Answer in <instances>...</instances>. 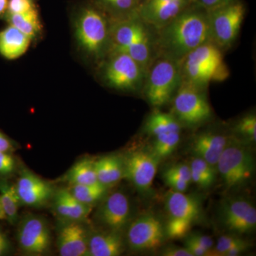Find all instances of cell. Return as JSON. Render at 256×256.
Here are the masks:
<instances>
[{
  "label": "cell",
  "instance_id": "cell-1",
  "mask_svg": "<svg viewBox=\"0 0 256 256\" xmlns=\"http://www.w3.org/2000/svg\"><path fill=\"white\" fill-rule=\"evenodd\" d=\"M154 30L158 56L178 63L197 47L212 42L208 12L198 4H192L164 26Z\"/></svg>",
  "mask_w": 256,
  "mask_h": 256
},
{
  "label": "cell",
  "instance_id": "cell-2",
  "mask_svg": "<svg viewBox=\"0 0 256 256\" xmlns=\"http://www.w3.org/2000/svg\"><path fill=\"white\" fill-rule=\"evenodd\" d=\"M110 42L109 53L127 54L146 72L158 56L156 30L143 21L138 13L124 20L111 22Z\"/></svg>",
  "mask_w": 256,
  "mask_h": 256
},
{
  "label": "cell",
  "instance_id": "cell-3",
  "mask_svg": "<svg viewBox=\"0 0 256 256\" xmlns=\"http://www.w3.org/2000/svg\"><path fill=\"white\" fill-rule=\"evenodd\" d=\"M74 23L78 46L100 64L110 50V18L90 0H82L74 10Z\"/></svg>",
  "mask_w": 256,
  "mask_h": 256
},
{
  "label": "cell",
  "instance_id": "cell-4",
  "mask_svg": "<svg viewBox=\"0 0 256 256\" xmlns=\"http://www.w3.org/2000/svg\"><path fill=\"white\" fill-rule=\"evenodd\" d=\"M224 52L214 42L197 47L180 63L185 82L206 88L212 82H223L230 76Z\"/></svg>",
  "mask_w": 256,
  "mask_h": 256
},
{
  "label": "cell",
  "instance_id": "cell-5",
  "mask_svg": "<svg viewBox=\"0 0 256 256\" xmlns=\"http://www.w3.org/2000/svg\"><path fill=\"white\" fill-rule=\"evenodd\" d=\"M182 82L180 63L158 56L146 70L142 92L150 105L158 108L172 100Z\"/></svg>",
  "mask_w": 256,
  "mask_h": 256
},
{
  "label": "cell",
  "instance_id": "cell-6",
  "mask_svg": "<svg viewBox=\"0 0 256 256\" xmlns=\"http://www.w3.org/2000/svg\"><path fill=\"white\" fill-rule=\"evenodd\" d=\"M100 64V78L107 86L122 92H142L146 70L127 54L110 52Z\"/></svg>",
  "mask_w": 256,
  "mask_h": 256
},
{
  "label": "cell",
  "instance_id": "cell-7",
  "mask_svg": "<svg viewBox=\"0 0 256 256\" xmlns=\"http://www.w3.org/2000/svg\"><path fill=\"white\" fill-rule=\"evenodd\" d=\"M166 237L170 239L185 238L193 226L201 218L202 206L200 198L184 192L170 191L165 196Z\"/></svg>",
  "mask_w": 256,
  "mask_h": 256
},
{
  "label": "cell",
  "instance_id": "cell-8",
  "mask_svg": "<svg viewBox=\"0 0 256 256\" xmlns=\"http://www.w3.org/2000/svg\"><path fill=\"white\" fill-rule=\"evenodd\" d=\"M205 90L204 88L182 80L173 98V114L180 124L193 127L212 117V108Z\"/></svg>",
  "mask_w": 256,
  "mask_h": 256
},
{
  "label": "cell",
  "instance_id": "cell-9",
  "mask_svg": "<svg viewBox=\"0 0 256 256\" xmlns=\"http://www.w3.org/2000/svg\"><path fill=\"white\" fill-rule=\"evenodd\" d=\"M216 170L226 188L232 190L252 180L255 172V160L247 148L230 140L218 160Z\"/></svg>",
  "mask_w": 256,
  "mask_h": 256
},
{
  "label": "cell",
  "instance_id": "cell-10",
  "mask_svg": "<svg viewBox=\"0 0 256 256\" xmlns=\"http://www.w3.org/2000/svg\"><path fill=\"white\" fill-rule=\"evenodd\" d=\"M208 12L212 42L223 50L235 43L246 14L244 4L238 0Z\"/></svg>",
  "mask_w": 256,
  "mask_h": 256
},
{
  "label": "cell",
  "instance_id": "cell-11",
  "mask_svg": "<svg viewBox=\"0 0 256 256\" xmlns=\"http://www.w3.org/2000/svg\"><path fill=\"white\" fill-rule=\"evenodd\" d=\"M16 240L20 250L25 255H47L52 248L50 226L40 216L28 214L18 222Z\"/></svg>",
  "mask_w": 256,
  "mask_h": 256
},
{
  "label": "cell",
  "instance_id": "cell-12",
  "mask_svg": "<svg viewBox=\"0 0 256 256\" xmlns=\"http://www.w3.org/2000/svg\"><path fill=\"white\" fill-rule=\"evenodd\" d=\"M127 228L126 242L134 252L156 250L162 246L166 238L164 224L152 214L130 222Z\"/></svg>",
  "mask_w": 256,
  "mask_h": 256
},
{
  "label": "cell",
  "instance_id": "cell-13",
  "mask_svg": "<svg viewBox=\"0 0 256 256\" xmlns=\"http://www.w3.org/2000/svg\"><path fill=\"white\" fill-rule=\"evenodd\" d=\"M124 178L141 192H148L153 184L160 160L154 153L144 149L130 152L122 156Z\"/></svg>",
  "mask_w": 256,
  "mask_h": 256
},
{
  "label": "cell",
  "instance_id": "cell-14",
  "mask_svg": "<svg viewBox=\"0 0 256 256\" xmlns=\"http://www.w3.org/2000/svg\"><path fill=\"white\" fill-rule=\"evenodd\" d=\"M220 220L230 234H249L256 228V210L246 198L232 197L222 202Z\"/></svg>",
  "mask_w": 256,
  "mask_h": 256
},
{
  "label": "cell",
  "instance_id": "cell-15",
  "mask_svg": "<svg viewBox=\"0 0 256 256\" xmlns=\"http://www.w3.org/2000/svg\"><path fill=\"white\" fill-rule=\"evenodd\" d=\"M131 207L127 195L114 192L106 195L96 210L95 218L104 228L121 232L130 222Z\"/></svg>",
  "mask_w": 256,
  "mask_h": 256
},
{
  "label": "cell",
  "instance_id": "cell-16",
  "mask_svg": "<svg viewBox=\"0 0 256 256\" xmlns=\"http://www.w3.org/2000/svg\"><path fill=\"white\" fill-rule=\"evenodd\" d=\"M15 188L22 206L42 208L50 203L56 188L53 184L22 168Z\"/></svg>",
  "mask_w": 256,
  "mask_h": 256
},
{
  "label": "cell",
  "instance_id": "cell-17",
  "mask_svg": "<svg viewBox=\"0 0 256 256\" xmlns=\"http://www.w3.org/2000/svg\"><path fill=\"white\" fill-rule=\"evenodd\" d=\"M90 232L84 220H62L56 237L60 255L88 256Z\"/></svg>",
  "mask_w": 256,
  "mask_h": 256
},
{
  "label": "cell",
  "instance_id": "cell-18",
  "mask_svg": "<svg viewBox=\"0 0 256 256\" xmlns=\"http://www.w3.org/2000/svg\"><path fill=\"white\" fill-rule=\"evenodd\" d=\"M230 142L226 136L214 132H203L192 139L190 148L192 154L216 168L225 148Z\"/></svg>",
  "mask_w": 256,
  "mask_h": 256
},
{
  "label": "cell",
  "instance_id": "cell-19",
  "mask_svg": "<svg viewBox=\"0 0 256 256\" xmlns=\"http://www.w3.org/2000/svg\"><path fill=\"white\" fill-rule=\"evenodd\" d=\"M50 202H52V208L56 214L64 222L85 220L92 213V206L79 202L68 188L56 190Z\"/></svg>",
  "mask_w": 256,
  "mask_h": 256
},
{
  "label": "cell",
  "instance_id": "cell-20",
  "mask_svg": "<svg viewBox=\"0 0 256 256\" xmlns=\"http://www.w3.org/2000/svg\"><path fill=\"white\" fill-rule=\"evenodd\" d=\"M194 2L195 0H170L152 8H138L137 13L146 24L154 28H159Z\"/></svg>",
  "mask_w": 256,
  "mask_h": 256
},
{
  "label": "cell",
  "instance_id": "cell-21",
  "mask_svg": "<svg viewBox=\"0 0 256 256\" xmlns=\"http://www.w3.org/2000/svg\"><path fill=\"white\" fill-rule=\"evenodd\" d=\"M121 232L104 229L90 232L88 256H118L124 250Z\"/></svg>",
  "mask_w": 256,
  "mask_h": 256
},
{
  "label": "cell",
  "instance_id": "cell-22",
  "mask_svg": "<svg viewBox=\"0 0 256 256\" xmlns=\"http://www.w3.org/2000/svg\"><path fill=\"white\" fill-rule=\"evenodd\" d=\"M32 40L12 25L0 32V54L6 60H14L24 54Z\"/></svg>",
  "mask_w": 256,
  "mask_h": 256
},
{
  "label": "cell",
  "instance_id": "cell-23",
  "mask_svg": "<svg viewBox=\"0 0 256 256\" xmlns=\"http://www.w3.org/2000/svg\"><path fill=\"white\" fill-rule=\"evenodd\" d=\"M95 170L98 181L110 188L124 178V159L118 154H109L95 160Z\"/></svg>",
  "mask_w": 256,
  "mask_h": 256
},
{
  "label": "cell",
  "instance_id": "cell-24",
  "mask_svg": "<svg viewBox=\"0 0 256 256\" xmlns=\"http://www.w3.org/2000/svg\"><path fill=\"white\" fill-rule=\"evenodd\" d=\"M111 22L120 21L137 14L141 0H90Z\"/></svg>",
  "mask_w": 256,
  "mask_h": 256
},
{
  "label": "cell",
  "instance_id": "cell-25",
  "mask_svg": "<svg viewBox=\"0 0 256 256\" xmlns=\"http://www.w3.org/2000/svg\"><path fill=\"white\" fill-rule=\"evenodd\" d=\"M62 181L74 185L95 184L99 183L95 170V160L84 158L79 160L64 174Z\"/></svg>",
  "mask_w": 256,
  "mask_h": 256
},
{
  "label": "cell",
  "instance_id": "cell-26",
  "mask_svg": "<svg viewBox=\"0 0 256 256\" xmlns=\"http://www.w3.org/2000/svg\"><path fill=\"white\" fill-rule=\"evenodd\" d=\"M182 126L174 114L156 110L146 119L144 130L150 136L156 137L165 133L181 132Z\"/></svg>",
  "mask_w": 256,
  "mask_h": 256
},
{
  "label": "cell",
  "instance_id": "cell-27",
  "mask_svg": "<svg viewBox=\"0 0 256 256\" xmlns=\"http://www.w3.org/2000/svg\"><path fill=\"white\" fill-rule=\"evenodd\" d=\"M0 198L6 220L10 225H16L18 222V210L22 204L15 185L4 178H0Z\"/></svg>",
  "mask_w": 256,
  "mask_h": 256
},
{
  "label": "cell",
  "instance_id": "cell-28",
  "mask_svg": "<svg viewBox=\"0 0 256 256\" xmlns=\"http://www.w3.org/2000/svg\"><path fill=\"white\" fill-rule=\"evenodd\" d=\"M4 18L10 25L18 28L32 40L41 33V20L37 9L20 14H6Z\"/></svg>",
  "mask_w": 256,
  "mask_h": 256
},
{
  "label": "cell",
  "instance_id": "cell-29",
  "mask_svg": "<svg viewBox=\"0 0 256 256\" xmlns=\"http://www.w3.org/2000/svg\"><path fill=\"white\" fill-rule=\"evenodd\" d=\"M68 188L79 202L92 207L107 195L109 188L98 183L95 184L74 185Z\"/></svg>",
  "mask_w": 256,
  "mask_h": 256
},
{
  "label": "cell",
  "instance_id": "cell-30",
  "mask_svg": "<svg viewBox=\"0 0 256 256\" xmlns=\"http://www.w3.org/2000/svg\"><path fill=\"white\" fill-rule=\"evenodd\" d=\"M192 172V182L202 188L212 186L216 178V168L212 166L205 160L194 156L190 164Z\"/></svg>",
  "mask_w": 256,
  "mask_h": 256
},
{
  "label": "cell",
  "instance_id": "cell-31",
  "mask_svg": "<svg viewBox=\"0 0 256 256\" xmlns=\"http://www.w3.org/2000/svg\"><path fill=\"white\" fill-rule=\"evenodd\" d=\"M154 138L151 150L160 160L171 156L176 150L181 139V132L165 133Z\"/></svg>",
  "mask_w": 256,
  "mask_h": 256
},
{
  "label": "cell",
  "instance_id": "cell-32",
  "mask_svg": "<svg viewBox=\"0 0 256 256\" xmlns=\"http://www.w3.org/2000/svg\"><path fill=\"white\" fill-rule=\"evenodd\" d=\"M235 130L242 137L252 142L256 140V116L248 114L240 118L237 122Z\"/></svg>",
  "mask_w": 256,
  "mask_h": 256
},
{
  "label": "cell",
  "instance_id": "cell-33",
  "mask_svg": "<svg viewBox=\"0 0 256 256\" xmlns=\"http://www.w3.org/2000/svg\"><path fill=\"white\" fill-rule=\"evenodd\" d=\"M244 239L237 236L235 234H228L220 236L217 240L216 244L214 246L212 256H224L230 248L236 245L239 242H244Z\"/></svg>",
  "mask_w": 256,
  "mask_h": 256
},
{
  "label": "cell",
  "instance_id": "cell-34",
  "mask_svg": "<svg viewBox=\"0 0 256 256\" xmlns=\"http://www.w3.org/2000/svg\"><path fill=\"white\" fill-rule=\"evenodd\" d=\"M34 9H37L35 0H9L6 14H20Z\"/></svg>",
  "mask_w": 256,
  "mask_h": 256
},
{
  "label": "cell",
  "instance_id": "cell-35",
  "mask_svg": "<svg viewBox=\"0 0 256 256\" xmlns=\"http://www.w3.org/2000/svg\"><path fill=\"white\" fill-rule=\"evenodd\" d=\"M16 169L14 158L9 152H0V178H4L12 174Z\"/></svg>",
  "mask_w": 256,
  "mask_h": 256
},
{
  "label": "cell",
  "instance_id": "cell-36",
  "mask_svg": "<svg viewBox=\"0 0 256 256\" xmlns=\"http://www.w3.org/2000/svg\"><path fill=\"white\" fill-rule=\"evenodd\" d=\"M163 180L171 190L178 192H186L190 186V184L183 180L182 178L164 172L163 174Z\"/></svg>",
  "mask_w": 256,
  "mask_h": 256
},
{
  "label": "cell",
  "instance_id": "cell-37",
  "mask_svg": "<svg viewBox=\"0 0 256 256\" xmlns=\"http://www.w3.org/2000/svg\"><path fill=\"white\" fill-rule=\"evenodd\" d=\"M165 172L182 178L190 184L192 183L191 168L190 165L185 163H178V164L172 165L165 170Z\"/></svg>",
  "mask_w": 256,
  "mask_h": 256
},
{
  "label": "cell",
  "instance_id": "cell-38",
  "mask_svg": "<svg viewBox=\"0 0 256 256\" xmlns=\"http://www.w3.org/2000/svg\"><path fill=\"white\" fill-rule=\"evenodd\" d=\"M186 237L192 240V242H196L198 245L204 248L212 254V250H213L214 246V242L213 239L210 238V236L200 233H190Z\"/></svg>",
  "mask_w": 256,
  "mask_h": 256
},
{
  "label": "cell",
  "instance_id": "cell-39",
  "mask_svg": "<svg viewBox=\"0 0 256 256\" xmlns=\"http://www.w3.org/2000/svg\"><path fill=\"white\" fill-rule=\"evenodd\" d=\"M184 247L191 252L193 256H210V252L205 249L204 248L197 244L196 242H192V240L186 238L184 242Z\"/></svg>",
  "mask_w": 256,
  "mask_h": 256
},
{
  "label": "cell",
  "instance_id": "cell-40",
  "mask_svg": "<svg viewBox=\"0 0 256 256\" xmlns=\"http://www.w3.org/2000/svg\"><path fill=\"white\" fill-rule=\"evenodd\" d=\"M236 0H195V2L202 8H204L207 11L216 9L220 6L228 4Z\"/></svg>",
  "mask_w": 256,
  "mask_h": 256
},
{
  "label": "cell",
  "instance_id": "cell-41",
  "mask_svg": "<svg viewBox=\"0 0 256 256\" xmlns=\"http://www.w3.org/2000/svg\"><path fill=\"white\" fill-rule=\"evenodd\" d=\"M161 255L164 256H193L186 248L170 246L165 248L161 252Z\"/></svg>",
  "mask_w": 256,
  "mask_h": 256
},
{
  "label": "cell",
  "instance_id": "cell-42",
  "mask_svg": "<svg viewBox=\"0 0 256 256\" xmlns=\"http://www.w3.org/2000/svg\"><path fill=\"white\" fill-rule=\"evenodd\" d=\"M12 245L4 230L0 228V256H6L11 252Z\"/></svg>",
  "mask_w": 256,
  "mask_h": 256
},
{
  "label": "cell",
  "instance_id": "cell-43",
  "mask_svg": "<svg viewBox=\"0 0 256 256\" xmlns=\"http://www.w3.org/2000/svg\"><path fill=\"white\" fill-rule=\"evenodd\" d=\"M249 246H250V245H249L248 242L244 240V242H239L236 245L230 248L228 250H227L224 254V256H237L240 255L242 252L246 250Z\"/></svg>",
  "mask_w": 256,
  "mask_h": 256
},
{
  "label": "cell",
  "instance_id": "cell-44",
  "mask_svg": "<svg viewBox=\"0 0 256 256\" xmlns=\"http://www.w3.org/2000/svg\"><path fill=\"white\" fill-rule=\"evenodd\" d=\"M14 146L11 140L0 132V152H11L14 150Z\"/></svg>",
  "mask_w": 256,
  "mask_h": 256
},
{
  "label": "cell",
  "instance_id": "cell-45",
  "mask_svg": "<svg viewBox=\"0 0 256 256\" xmlns=\"http://www.w3.org/2000/svg\"><path fill=\"white\" fill-rule=\"evenodd\" d=\"M9 0H0V18L4 16L8 11Z\"/></svg>",
  "mask_w": 256,
  "mask_h": 256
},
{
  "label": "cell",
  "instance_id": "cell-46",
  "mask_svg": "<svg viewBox=\"0 0 256 256\" xmlns=\"http://www.w3.org/2000/svg\"><path fill=\"white\" fill-rule=\"evenodd\" d=\"M0 220H6L4 210L2 206L1 198H0Z\"/></svg>",
  "mask_w": 256,
  "mask_h": 256
},
{
  "label": "cell",
  "instance_id": "cell-47",
  "mask_svg": "<svg viewBox=\"0 0 256 256\" xmlns=\"http://www.w3.org/2000/svg\"><path fill=\"white\" fill-rule=\"evenodd\" d=\"M146 1V0H141V4L143 2Z\"/></svg>",
  "mask_w": 256,
  "mask_h": 256
}]
</instances>
